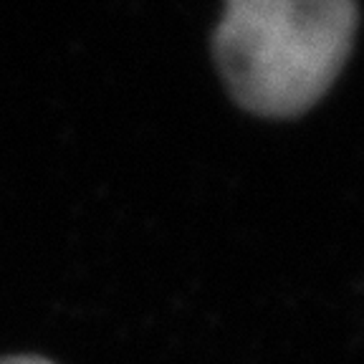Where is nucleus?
I'll use <instances>...</instances> for the list:
<instances>
[{
    "label": "nucleus",
    "mask_w": 364,
    "mask_h": 364,
    "mask_svg": "<svg viewBox=\"0 0 364 364\" xmlns=\"http://www.w3.org/2000/svg\"><path fill=\"white\" fill-rule=\"evenodd\" d=\"M357 23V0H225L213 51L245 112L289 119L336 81Z\"/></svg>",
    "instance_id": "nucleus-1"
},
{
    "label": "nucleus",
    "mask_w": 364,
    "mask_h": 364,
    "mask_svg": "<svg viewBox=\"0 0 364 364\" xmlns=\"http://www.w3.org/2000/svg\"><path fill=\"white\" fill-rule=\"evenodd\" d=\"M0 364H53V362H48V359H41V357H31V354H23V357L0 359Z\"/></svg>",
    "instance_id": "nucleus-2"
}]
</instances>
